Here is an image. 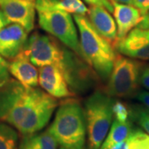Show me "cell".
Segmentation results:
<instances>
[{
  "mask_svg": "<svg viewBox=\"0 0 149 149\" xmlns=\"http://www.w3.org/2000/svg\"><path fill=\"white\" fill-rule=\"evenodd\" d=\"M58 102L47 92L9 79L0 85V121L22 135L40 132L50 121Z\"/></svg>",
  "mask_w": 149,
  "mask_h": 149,
  "instance_id": "1",
  "label": "cell"
},
{
  "mask_svg": "<svg viewBox=\"0 0 149 149\" xmlns=\"http://www.w3.org/2000/svg\"><path fill=\"white\" fill-rule=\"evenodd\" d=\"M73 19L79 31L84 58L102 80H108L117 56L115 48L96 31L85 15H74Z\"/></svg>",
  "mask_w": 149,
  "mask_h": 149,
  "instance_id": "2",
  "label": "cell"
},
{
  "mask_svg": "<svg viewBox=\"0 0 149 149\" xmlns=\"http://www.w3.org/2000/svg\"><path fill=\"white\" fill-rule=\"evenodd\" d=\"M47 130L61 148L85 149L87 133L85 112L79 101L68 99L61 102Z\"/></svg>",
  "mask_w": 149,
  "mask_h": 149,
  "instance_id": "3",
  "label": "cell"
},
{
  "mask_svg": "<svg viewBox=\"0 0 149 149\" xmlns=\"http://www.w3.org/2000/svg\"><path fill=\"white\" fill-rule=\"evenodd\" d=\"M58 0H35L38 24L67 48L83 57L74 21L69 13L56 6ZM85 59V58H84Z\"/></svg>",
  "mask_w": 149,
  "mask_h": 149,
  "instance_id": "4",
  "label": "cell"
},
{
  "mask_svg": "<svg viewBox=\"0 0 149 149\" xmlns=\"http://www.w3.org/2000/svg\"><path fill=\"white\" fill-rule=\"evenodd\" d=\"M113 100L106 92L96 91L85 102V118L89 149H100L113 121Z\"/></svg>",
  "mask_w": 149,
  "mask_h": 149,
  "instance_id": "5",
  "label": "cell"
},
{
  "mask_svg": "<svg viewBox=\"0 0 149 149\" xmlns=\"http://www.w3.org/2000/svg\"><path fill=\"white\" fill-rule=\"evenodd\" d=\"M143 64L138 60L117 55L106 87L109 95L127 98L137 94Z\"/></svg>",
  "mask_w": 149,
  "mask_h": 149,
  "instance_id": "6",
  "label": "cell"
},
{
  "mask_svg": "<svg viewBox=\"0 0 149 149\" xmlns=\"http://www.w3.org/2000/svg\"><path fill=\"white\" fill-rule=\"evenodd\" d=\"M22 51L36 66L54 65L60 68L64 60L65 48L53 37L35 32L27 38Z\"/></svg>",
  "mask_w": 149,
  "mask_h": 149,
  "instance_id": "7",
  "label": "cell"
},
{
  "mask_svg": "<svg viewBox=\"0 0 149 149\" xmlns=\"http://www.w3.org/2000/svg\"><path fill=\"white\" fill-rule=\"evenodd\" d=\"M60 69L63 72L70 90L74 94L89 91L95 85L98 76L85 59L67 47Z\"/></svg>",
  "mask_w": 149,
  "mask_h": 149,
  "instance_id": "8",
  "label": "cell"
},
{
  "mask_svg": "<svg viewBox=\"0 0 149 149\" xmlns=\"http://www.w3.org/2000/svg\"><path fill=\"white\" fill-rule=\"evenodd\" d=\"M0 9L9 22L19 24L27 32L33 30L36 20L34 0H0Z\"/></svg>",
  "mask_w": 149,
  "mask_h": 149,
  "instance_id": "9",
  "label": "cell"
},
{
  "mask_svg": "<svg viewBox=\"0 0 149 149\" xmlns=\"http://www.w3.org/2000/svg\"><path fill=\"white\" fill-rule=\"evenodd\" d=\"M115 49L130 58L149 61V28L136 27L118 40Z\"/></svg>",
  "mask_w": 149,
  "mask_h": 149,
  "instance_id": "10",
  "label": "cell"
},
{
  "mask_svg": "<svg viewBox=\"0 0 149 149\" xmlns=\"http://www.w3.org/2000/svg\"><path fill=\"white\" fill-rule=\"evenodd\" d=\"M38 73V84L48 95L56 99L70 98L74 95L58 66L54 65L42 66Z\"/></svg>",
  "mask_w": 149,
  "mask_h": 149,
  "instance_id": "11",
  "label": "cell"
},
{
  "mask_svg": "<svg viewBox=\"0 0 149 149\" xmlns=\"http://www.w3.org/2000/svg\"><path fill=\"white\" fill-rule=\"evenodd\" d=\"M28 32L19 24H8L0 30V55L13 60L20 53L27 42Z\"/></svg>",
  "mask_w": 149,
  "mask_h": 149,
  "instance_id": "12",
  "label": "cell"
},
{
  "mask_svg": "<svg viewBox=\"0 0 149 149\" xmlns=\"http://www.w3.org/2000/svg\"><path fill=\"white\" fill-rule=\"evenodd\" d=\"M89 20L104 39L115 48L118 42L117 26L110 12L100 6H91L88 11Z\"/></svg>",
  "mask_w": 149,
  "mask_h": 149,
  "instance_id": "13",
  "label": "cell"
},
{
  "mask_svg": "<svg viewBox=\"0 0 149 149\" xmlns=\"http://www.w3.org/2000/svg\"><path fill=\"white\" fill-rule=\"evenodd\" d=\"M113 13L117 26L118 39H122L143 19V13L135 6L112 1Z\"/></svg>",
  "mask_w": 149,
  "mask_h": 149,
  "instance_id": "14",
  "label": "cell"
},
{
  "mask_svg": "<svg viewBox=\"0 0 149 149\" xmlns=\"http://www.w3.org/2000/svg\"><path fill=\"white\" fill-rule=\"evenodd\" d=\"M9 72L15 80L27 87H36L38 85V71L36 65L22 51L9 63Z\"/></svg>",
  "mask_w": 149,
  "mask_h": 149,
  "instance_id": "15",
  "label": "cell"
},
{
  "mask_svg": "<svg viewBox=\"0 0 149 149\" xmlns=\"http://www.w3.org/2000/svg\"><path fill=\"white\" fill-rule=\"evenodd\" d=\"M58 143L49 131L22 135L18 149H57Z\"/></svg>",
  "mask_w": 149,
  "mask_h": 149,
  "instance_id": "16",
  "label": "cell"
},
{
  "mask_svg": "<svg viewBox=\"0 0 149 149\" xmlns=\"http://www.w3.org/2000/svg\"><path fill=\"white\" fill-rule=\"evenodd\" d=\"M133 129V124L129 120L127 122H118L114 119L100 149H109L115 144L128 140Z\"/></svg>",
  "mask_w": 149,
  "mask_h": 149,
  "instance_id": "17",
  "label": "cell"
},
{
  "mask_svg": "<svg viewBox=\"0 0 149 149\" xmlns=\"http://www.w3.org/2000/svg\"><path fill=\"white\" fill-rule=\"evenodd\" d=\"M18 133L9 124L0 121V149H16Z\"/></svg>",
  "mask_w": 149,
  "mask_h": 149,
  "instance_id": "18",
  "label": "cell"
},
{
  "mask_svg": "<svg viewBox=\"0 0 149 149\" xmlns=\"http://www.w3.org/2000/svg\"><path fill=\"white\" fill-rule=\"evenodd\" d=\"M56 6L60 9L74 15H86L89 11L82 0H58Z\"/></svg>",
  "mask_w": 149,
  "mask_h": 149,
  "instance_id": "19",
  "label": "cell"
},
{
  "mask_svg": "<svg viewBox=\"0 0 149 149\" xmlns=\"http://www.w3.org/2000/svg\"><path fill=\"white\" fill-rule=\"evenodd\" d=\"M130 116L149 135V109L143 105H135L130 109Z\"/></svg>",
  "mask_w": 149,
  "mask_h": 149,
  "instance_id": "20",
  "label": "cell"
},
{
  "mask_svg": "<svg viewBox=\"0 0 149 149\" xmlns=\"http://www.w3.org/2000/svg\"><path fill=\"white\" fill-rule=\"evenodd\" d=\"M128 149H149V135L139 129H133L128 139Z\"/></svg>",
  "mask_w": 149,
  "mask_h": 149,
  "instance_id": "21",
  "label": "cell"
},
{
  "mask_svg": "<svg viewBox=\"0 0 149 149\" xmlns=\"http://www.w3.org/2000/svg\"><path fill=\"white\" fill-rule=\"evenodd\" d=\"M113 114L114 119L118 122H127L130 117V109L121 101H114L113 104Z\"/></svg>",
  "mask_w": 149,
  "mask_h": 149,
  "instance_id": "22",
  "label": "cell"
},
{
  "mask_svg": "<svg viewBox=\"0 0 149 149\" xmlns=\"http://www.w3.org/2000/svg\"><path fill=\"white\" fill-rule=\"evenodd\" d=\"M10 79L9 63L0 55V85Z\"/></svg>",
  "mask_w": 149,
  "mask_h": 149,
  "instance_id": "23",
  "label": "cell"
},
{
  "mask_svg": "<svg viewBox=\"0 0 149 149\" xmlns=\"http://www.w3.org/2000/svg\"><path fill=\"white\" fill-rule=\"evenodd\" d=\"M139 85L149 91V64L143 65L139 77Z\"/></svg>",
  "mask_w": 149,
  "mask_h": 149,
  "instance_id": "24",
  "label": "cell"
},
{
  "mask_svg": "<svg viewBox=\"0 0 149 149\" xmlns=\"http://www.w3.org/2000/svg\"><path fill=\"white\" fill-rule=\"evenodd\" d=\"M86 3L91 6H100L106 8L110 13H113V3L111 0H84Z\"/></svg>",
  "mask_w": 149,
  "mask_h": 149,
  "instance_id": "25",
  "label": "cell"
},
{
  "mask_svg": "<svg viewBox=\"0 0 149 149\" xmlns=\"http://www.w3.org/2000/svg\"><path fill=\"white\" fill-rule=\"evenodd\" d=\"M135 97L143 106L149 109V92H148V91H140V92L136 94Z\"/></svg>",
  "mask_w": 149,
  "mask_h": 149,
  "instance_id": "26",
  "label": "cell"
},
{
  "mask_svg": "<svg viewBox=\"0 0 149 149\" xmlns=\"http://www.w3.org/2000/svg\"><path fill=\"white\" fill-rule=\"evenodd\" d=\"M133 5L138 8L143 14L149 9V0H133Z\"/></svg>",
  "mask_w": 149,
  "mask_h": 149,
  "instance_id": "27",
  "label": "cell"
},
{
  "mask_svg": "<svg viewBox=\"0 0 149 149\" xmlns=\"http://www.w3.org/2000/svg\"><path fill=\"white\" fill-rule=\"evenodd\" d=\"M143 15V19L137 27L141 28H149V9L146 11Z\"/></svg>",
  "mask_w": 149,
  "mask_h": 149,
  "instance_id": "28",
  "label": "cell"
},
{
  "mask_svg": "<svg viewBox=\"0 0 149 149\" xmlns=\"http://www.w3.org/2000/svg\"><path fill=\"white\" fill-rule=\"evenodd\" d=\"M10 22L8 20V18L6 17L4 15V13L2 12V10L0 9V30L3 29V27H5L7 25H8Z\"/></svg>",
  "mask_w": 149,
  "mask_h": 149,
  "instance_id": "29",
  "label": "cell"
},
{
  "mask_svg": "<svg viewBox=\"0 0 149 149\" xmlns=\"http://www.w3.org/2000/svg\"><path fill=\"white\" fill-rule=\"evenodd\" d=\"M109 149H128V140H125V141H123L119 143L115 144L114 146H113Z\"/></svg>",
  "mask_w": 149,
  "mask_h": 149,
  "instance_id": "30",
  "label": "cell"
},
{
  "mask_svg": "<svg viewBox=\"0 0 149 149\" xmlns=\"http://www.w3.org/2000/svg\"><path fill=\"white\" fill-rule=\"evenodd\" d=\"M111 1H114L117 3H124V4L133 5V0H111Z\"/></svg>",
  "mask_w": 149,
  "mask_h": 149,
  "instance_id": "31",
  "label": "cell"
},
{
  "mask_svg": "<svg viewBox=\"0 0 149 149\" xmlns=\"http://www.w3.org/2000/svg\"><path fill=\"white\" fill-rule=\"evenodd\" d=\"M61 149H65V148H61Z\"/></svg>",
  "mask_w": 149,
  "mask_h": 149,
  "instance_id": "32",
  "label": "cell"
},
{
  "mask_svg": "<svg viewBox=\"0 0 149 149\" xmlns=\"http://www.w3.org/2000/svg\"><path fill=\"white\" fill-rule=\"evenodd\" d=\"M34 1H35V0H34Z\"/></svg>",
  "mask_w": 149,
  "mask_h": 149,
  "instance_id": "33",
  "label": "cell"
}]
</instances>
